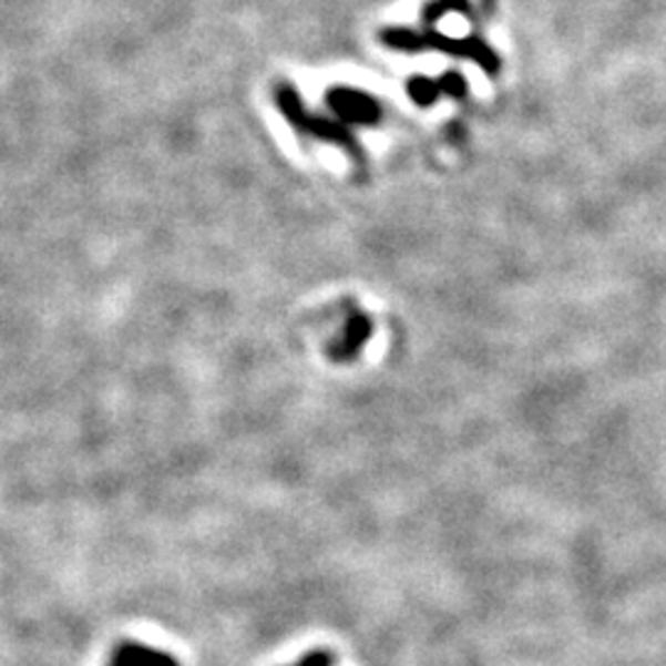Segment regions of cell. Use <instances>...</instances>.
I'll return each instance as SVG.
<instances>
[{"instance_id": "cell-1", "label": "cell", "mask_w": 666, "mask_h": 666, "mask_svg": "<svg viewBox=\"0 0 666 666\" xmlns=\"http://www.w3.org/2000/svg\"><path fill=\"white\" fill-rule=\"evenodd\" d=\"M109 666H181L168 652L151 649L139 642H122L112 654Z\"/></svg>"}, {"instance_id": "cell-2", "label": "cell", "mask_w": 666, "mask_h": 666, "mask_svg": "<svg viewBox=\"0 0 666 666\" xmlns=\"http://www.w3.org/2000/svg\"><path fill=\"white\" fill-rule=\"evenodd\" d=\"M291 666H334V657H331V652L316 649V652H309L307 657L299 659L297 664H291Z\"/></svg>"}]
</instances>
